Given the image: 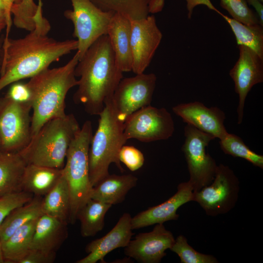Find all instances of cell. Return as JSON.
<instances>
[{"label":"cell","instance_id":"cell-2","mask_svg":"<svg viewBox=\"0 0 263 263\" xmlns=\"http://www.w3.org/2000/svg\"><path fill=\"white\" fill-rule=\"evenodd\" d=\"M75 74L79 79L74 102L82 105L88 113L98 115L123 78L107 35L90 46L79 60Z\"/></svg>","mask_w":263,"mask_h":263},{"label":"cell","instance_id":"cell-45","mask_svg":"<svg viewBox=\"0 0 263 263\" xmlns=\"http://www.w3.org/2000/svg\"><path fill=\"white\" fill-rule=\"evenodd\" d=\"M261 1H262V2H263V0H260Z\"/></svg>","mask_w":263,"mask_h":263},{"label":"cell","instance_id":"cell-8","mask_svg":"<svg viewBox=\"0 0 263 263\" xmlns=\"http://www.w3.org/2000/svg\"><path fill=\"white\" fill-rule=\"evenodd\" d=\"M73 9L66 10L65 17L74 27L77 38L79 60L90 46L100 37L107 35L108 28L115 13L103 11L90 0H70Z\"/></svg>","mask_w":263,"mask_h":263},{"label":"cell","instance_id":"cell-18","mask_svg":"<svg viewBox=\"0 0 263 263\" xmlns=\"http://www.w3.org/2000/svg\"><path fill=\"white\" fill-rule=\"evenodd\" d=\"M132 217L129 213H124L115 226L103 237L92 241L85 248L88 255L77 261V263H96L112 251L119 247H125L133 235L131 225Z\"/></svg>","mask_w":263,"mask_h":263},{"label":"cell","instance_id":"cell-4","mask_svg":"<svg viewBox=\"0 0 263 263\" xmlns=\"http://www.w3.org/2000/svg\"><path fill=\"white\" fill-rule=\"evenodd\" d=\"M80 129L72 113L52 118L18 152L27 164L62 169L70 144Z\"/></svg>","mask_w":263,"mask_h":263},{"label":"cell","instance_id":"cell-22","mask_svg":"<svg viewBox=\"0 0 263 263\" xmlns=\"http://www.w3.org/2000/svg\"><path fill=\"white\" fill-rule=\"evenodd\" d=\"M62 174L63 168L27 164L21 183L22 191L34 196H45L55 186Z\"/></svg>","mask_w":263,"mask_h":263},{"label":"cell","instance_id":"cell-6","mask_svg":"<svg viewBox=\"0 0 263 263\" xmlns=\"http://www.w3.org/2000/svg\"><path fill=\"white\" fill-rule=\"evenodd\" d=\"M93 135L92 122L87 120L70 144L63 168L70 196L69 223L72 224L92 198L94 187L89 176V151Z\"/></svg>","mask_w":263,"mask_h":263},{"label":"cell","instance_id":"cell-39","mask_svg":"<svg viewBox=\"0 0 263 263\" xmlns=\"http://www.w3.org/2000/svg\"><path fill=\"white\" fill-rule=\"evenodd\" d=\"M17 0H3L5 5V12L7 19V26L6 27V36H9L11 26V9L13 3Z\"/></svg>","mask_w":263,"mask_h":263},{"label":"cell","instance_id":"cell-43","mask_svg":"<svg viewBox=\"0 0 263 263\" xmlns=\"http://www.w3.org/2000/svg\"><path fill=\"white\" fill-rule=\"evenodd\" d=\"M5 5L3 0H0V10H4L5 11Z\"/></svg>","mask_w":263,"mask_h":263},{"label":"cell","instance_id":"cell-27","mask_svg":"<svg viewBox=\"0 0 263 263\" xmlns=\"http://www.w3.org/2000/svg\"><path fill=\"white\" fill-rule=\"evenodd\" d=\"M111 205L91 199L79 211L77 220L80 222V232L84 237L95 235L102 230L105 216Z\"/></svg>","mask_w":263,"mask_h":263},{"label":"cell","instance_id":"cell-28","mask_svg":"<svg viewBox=\"0 0 263 263\" xmlns=\"http://www.w3.org/2000/svg\"><path fill=\"white\" fill-rule=\"evenodd\" d=\"M221 16L230 26L237 45L248 47L263 58V26L260 24L246 25L223 14Z\"/></svg>","mask_w":263,"mask_h":263},{"label":"cell","instance_id":"cell-36","mask_svg":"<svg viewBox=\"0 0 263 263\" xmlns=\"http://www.w3.org/2000/svg\"><path fill=\"white\" fill-rule=\"evenodd\" d=\"M11 84L6 97L16 102L31 103L30 92L26 83L15 82Z\"/></svg>","mask_w":263,"mask_h":263},{"label":"cell","instance_id":"cell-34","mask_svg":"<svg viewBox=\"0 0 263 263\" xmlns=\"http://www.w3.org/2000/svg\"><path fill=\"white\" fill-rule=\"evenodd\" d=\"M34 195L21 191L0 196V225L14 208L30 201Z\"/></svg>","mask_w":263,"mask_h":263},{"label":"cell","instance_id":"cell-10","mask_svg":"<svg viewBox=\"0 0 263 263\" xmlns=\"http://www.w3.org/2000/svg\"><path fill=\"white\" fill-rule=\"evenodd\" d=\"M239 183L234 172L227 166L220 164L211 183L193 192L192 201L199 204L208 216L226 214L238 201Z\"/></svg>","mask_w":263,"mask_h":263},{"label":"cell","instance_id":"cell-29","mask_svg":"<svg viewBox=\"0 0 263 263\" xmlns=\"http://www.w3.org/2000/svg\"><path fill=\"white\" fill-rule=\"evenodd\" d=\"M105 11L120 14L130 20L138 19L149 15L152 0H90Z\"/></svg>","mask_w":263,"mask_h":263},{"label":"cell","instance_id":"cell-9","mask_svg":"<svg viewBox=\"0 0 263 263\" xmlns=\"http://www.w3.org/2000/svg\"><path fill=\"white\" fill-rule=\"evenodd\" d=\"M30 103L0 97V150L17 152L30 142L32 116Z\"/></svg>","mask_w":263,"mask_h":263},{"label":"cell","instance_id":"cell-14","mask_svg":"<svg viewBox=\"0 0 263 263\" xmlns=\"http://www.w3.org/2000/svg\"><path fill=\"white\" fill-rule=\"evenodd\" d=\"M131 22L132 70L135 74L143 73L149 66L162 38L153 15Z\"/></svg>","mask_w":263,"mask_h":263},{"label":"cell","instance_id":"cell-15","mask_svg":"<svg viewBox=\"0 0 263 263\" xmlns=\"http://www.w3.org/2000/svg\"><path fill=\"white\" fill-rule=\"evenodd\" d=\"M175 241L163 224H157L149 232L139 233L125 247V254L139 263H158Z\"/></svg>","mask_w":263,"mask_h":263},{"label":"cell","instance_id":"cell-30","mask_svg":"<svg viewBox=\"0 0 263 263\" xmlns=\"http://www.w3.org/2000/svg\"><path fill=\"white\" fill-rule=\"evenodd\" d=\"M219 143L221 150L225 154L243 158L255 166L263 169V156L251 150L239 136L228 133L220 140Z\"/></svg>","mask_w":263,"mask_h":263},{"label":"cell","instance_id":"cell-11","mask_svg":"<svg viewBox=\"0 0 263 263\" xmlns=\"http://www.w3.org/2000/svg\"><path fill=\"white\" fill-rule=\"evenodd\" d=\"M174 130L172 117L167 109L150 105L127 117L124 122V135L127 141L135 139L149 143L168 139Z\"/></svg>","mask_w":263,"mask_h":263},{"label":"cell","instance_id":"cell-19","mask_svg":"<svg viewBox=\"0 0 263 263\" xmlns=\"http://www.w3.org/2000/svg\"><path fill=\"white\" fill-rule=\"evenodd\" d=\"M107 35L117 65L123 72L132 71L131 22L127 17L115 13L109 24Z\"/></svg>","mask_w":263,"mask_h":263},{"label":"cell","instance_id":"cell-42","mask_svg":"<svg viewBox=\"0 0 263 263\" xmlns=\"http://www.w3.org/2000/svg\"><path fill=\"white\" fill-rule=\"evenodd\" d=\"M0 263H4V260L3 256L2 248H1V242L0 240Z\"/></svg>","mask_w":263,"mask_h":263},{"label":"cell","instance_id":"cell-37","mask_svg":"<svg viewBox=\"0 0 263 263\" xmlns=\"http://www.w3.org/2000/svg\"><path fill=\"white\" fill-rule=\"evenodd\" d=\"M56 253H49L38 250L30 249L19 263H52Z\"/></svg>","mask_w":263,"mask_h":263},{"label":"cell","instance_id":"cell-21","mask_svg":"<svg viewBox=\"0 0 263 263\" xmlns=\"http://www.w3.org/2000/svg\"><path fill=\"white\" fill-rule=\"evenodd\" d=\"M137 180L130 174H109L94 187L91 199L112 206L121 203L128 192L136 186Z\"/></svg>","mask_w":263,"mask_h":263},{"label":"cell","instance_id":"cell-7","mask_svg":"<svg viewBox=\"0 0 263 263\" xmlns=\"http://www.w3.org/2000/svg\"><path fill=\"white\" fill-rule=\"evenodd\" d=\"M184 135L182 150L189 174L188 181L193 191L196 192L210 185L214 179L218 165L206 149L215 138L188 124L184 128Z\"/></svg>","mask_w":263,"mask_h":263},{"label":"cell","instance_id":"cell-38","mask_svg":"<svg viewBox=\"0 0 263 263\" xmlns=\"http://www.w3.org/2000/svg\"><path fill=\"white\" fill-rule=\"evenodd\" d=\"M187 2V8L188 11V17L191 19L194 8L199 5H204L210 10H213L220 15L222 13L216 9L211 2L210 0H186Z\"/></svg>","mask_w":263,"mask_h":263},{"label":"cell","instance_id":"cell-20","mask_svg":"<svg viewBox=\"0 0 263 263\" xmlns=\"http://www.w3.org/2000/svg\"><path fill=\"white\" fill-rule=\"evenodd\" d=\"M67 225L42 214L37 221L30 249L56 253L67 237Z\"/></svg>","mask_w":263,"mask_h":263},{"label":"cell","instance_id":"cell-23","mask_svg":"<svg viewBox=\"0 0 263 263\" xmlns=\"http://www.w3.org/2000/svg\"><path fill=\"white\" fill-rule=\"evenodd\" d=\"M27 163L19 154L0 150V196L22 191Z\"/></svg>","mask_w":263,"mask_h":263},{"label":"cell","instance_id":"cell-25","mask_svg":"<svg viewBox=\"0 0 263 263\" xmlns=\"http://www.w3.org/2000/svg\"><path fill=\"white\" fill-rule=\"evenodd\" d=\"M43 214L68 224L70 211V196L66 179L63 175L55 186L42 199Z\"/></svg>","mask_w":263,"mask_h":263},{"label":"cell","instance_id":"cell-41","mask_svg":"<svg viewBox=\"0 0 263 263\" xmlns=\"http://www.w3.org/2000/svg\"><path fill=\"white\" fill-rule=\"evenodd\" d=\"M7 26V19L4 10H0V34Z\"/></svg>","mask_w":263,"mask_h":263},{"label":"cell","instance_id":"cell-16","mask_svg":"<svg viewBox=\"0 0 263 263\" xmlns=\"http://www.w3.org/2000/svg\"><path fill=\"white\" fill-rule=\"evenodd\" d=\"M172 109L184 122L215 138L222 139L228 133L224 125L225 113L217 107H207L194 101L177 104Z\"/></svg>","mask_w":263,"mask_h":263},{"label":"cell","instance_id":"cell-40","mask_svg":"<svg viewBox=\"0 0 263 263\" xmlns=\"http://www.w3.org/2000/svg\"><path fill=\"white\" fill-rule=\"evenodd\" d=\"M247 3L252 6L256 10L259 20L260 23L263 26V5L260 0H245Z\"/></svg>","mask_w":263,"mask_h":263},{"label":"cell","instance_id":"cell-44","mask_svg":"<svg viewBox=\"0 0 263 263\" xmlns=\"http://www.w3.org/2000/svg\"><path fill=\"white\" fill-rule=\"evenodd\" d=\"M4 39V38H3ZM3 39L0 38V54L1 53V50H2V45L3 41Z\"/></svg>","mask_w":263,"mask_h":263},{"label":"cell","instance_id":"cell-35","mask_svg":"<svg viewBox=\"0 0 263 263\" xmlns=\"http://www.w3.org/2000/svg\"><path fill=\"white\" fill-rule=\"evenodd\" d=\"M119 159L132 171L140 169L145 161L144 154L140 150L132 146L126 145L119 151Z\"/></svg>","mask_w":263,"mask_h":263},{"label":"cell","instance_id":"cell-1","mask_svg":"<svg viewBox=\"0 0 263 263\" xmlns=\"http://www.w3.org/2000/svg\"><path fill=\"white\" fill-rule=\"evenodd\" d=\"M35 27L24 37H5L0 66V91L20 80L31 78L61 57L77 50V40H57L47 36L50 24L42 16L39 0L34 17Z\"/></svg>","mask_w":263,"mask_h":263},{"label":"cell","instance_id":"cell-5","mask_svg":"<svg viewBox=\"0 0 263 263\" xmlns=\"http://www.w3.org/2000/svg\"><path fill=\"white\" fill-rule=\"evenodd\" d=\"M98 115V127L89 151V176L93 187L109 174L112 163L123 172L119 153L127 141L124 135V122L119 117L113 98L105 102Z\"/></svg>","mask_w":263,"mask_h":263},{"label":"cell","instance_id":"cell-24","mask_svg":"<svg viewBox=\"0 0 263 263\" xmlns=\"http://www.w3.org/2000/svg\"><path fill=\"white\" fill-rule=\"evenodd\" d=\"M38 218L21 226L1 243L4 263H19L27 254L30 249Z\"/></svg>","mask_w":263,"mask_h":263},{"label":"cell","instance_id":"cell-32","mask_svg":"<svg viewBox=\"0 0 263 263\" xmlns=\"http://www.w3.org/2000/svg\"><path fill=\"white\" fill-rule=\"evenodd\" d=\"M220 5L237 21L246 25L260 24L257 14L249 7L245 0H220Z\"/></svg>","mask_w":263,"mask_h":263},{"label":"cell","instance_id":"cell-12","mask_svg":"<svg viewBox=\"0 0 263 263\" xmlns=\"http://www.w3.org/2000/svg\"><path fill=\"white\" fill-rule=\"evenodd\" d=\"M135 75L122 78L113 96L119 117L124 122L135 112L150 105L156 86L155 74L143 73Z\"/></svg>","mask_w":263,"mask_h":263},{"label":"cell","instance_id":"cell-13","mask_svg":"<svg viewBox=\"0 0 263 263\" xmlns=\"http://www.w3.org/2000/svg\"><path fill=\"white\" fill-rule=\"evenodd\" d=\"M237 46L239 56L229 74L234 82L235 91L239 95L237 122L241 124L247 94L255 85L263 82V58L246 46Z\"/></svg>","mask_w":263,"mask_h":263},{"label":"cell","instance_id":"cell-17","mask_svg":"<svg viewBox=\"0 0 263 263\" xmlns=\"http://www.w3.org/2000/svg\"><path fill=\"white\" fill-rule=\"evenodd\" d=\"M193 188L188 181L179 184L177 192L168 200L142 211L132 218V230L157 224L176 220L177 210L183 205L193 200Z\"/></svg>","mask_w":263,"mask_h":263},{"label":"cell","instance_id":"cell-3","mask_svg":"<svg viewBox=\"0 0 263 263\" xmlns=\"http://www.w3.org/2000/svg\"><path fill=\"white\" fill-rule=\"evenodd\" d=\"M78 61L79 55L76 52L64 65L53 69L47 68L30 78L26 83L30 92L33 110L31 138L47 121L66 114V95L71 88L78 84L75 70Z\"/></svg>","mask_w":263,"mask_h":263},{"label":"cell","instance_id":"cell-31","mask_svg":"<svg viewBox=\"0 0 263 263\" xmlns=\"http://www.w3.org/2000/svg\"><path fill=\"white\" fill-rule=\"evenodd\" d=\"M170 250L177 254L181 263H218L217 259L211 255L196 251L188 243L183 235L178 236Z\"/></svg>","mask_w":263,"mask_h":263},{"label":"cell","instance_id":"cell-26","mask_svg":"<svg viewBox=\"0 0 263 263\" xmlns=\"http://www.w3.org/2000/svg\"><path fill=\"white\" fill-rule=\"evenodd\" d=\"M41 196H34L28 203L13 209L0 225V240H7L17 229L39 217L41 210Z\"/></svg>","mask_w":263,"mask_h":263},{"label":"cell","instance_id":"cell-33","mask_svg":"<svg viewBox=\"0 0 263 263\" xmlns=\"http://www.w3.org/2000/svg\"><path fill=\"white\" fill-rule=\"evenodd\" d=\"M33 0H17L12 5L11 13L14 16V23L17 27L30 31L34 29V17L37 10Z\"/></svg>","mask_w":263,"mask_h":263}]
</instances>
